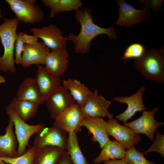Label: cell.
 <instances>
[{
    "instance_id": "cell-1",
    "label": "cell",
    "mask_w": 164,
    "mask_h": 164,
    "mask_svg": "<svg viewBox=\"0 0 164 164\" xmlns=\"http://www.w3.org/2000/svg\"><path fill=\"white\" fill-rule=\"evenodd\" d=\"M75 17L81 26L79 33L76 35L71 32L67 36L68 40L73 43L74 50L77 53H84L90 50L91 42L96 36L102 34L107 35L111 40L117 38L114 28H105L95 24L92 11L88 7L79 9L75 11Z\"/></svg>"
},
{
    "instance_id": "cell-2",
    "label": "cell",
    "mask_w": 164,
    "mask_h": 164,
    "mask_svg": "<svg viewBox=\"0 0 164 164\" xmlns=\"http://www.w3.org/2000/svg\"><path fill=\"white\" fill-rule=\"evenodd\" d=\"M19 22L16 18H4L0 25V39L4 48L3 54L0 56V71L3 72H16L14 53Z\"/></svg>"
},
{
    "instance_id": "cell-3",
    "label": "cell",
    "mask_w": 164,
    "mask_h": 164,
    "mask_svg": "<svg viewBox=\"0 0 164 164\" xmlns=\"http://www.w3.org/2000/svg\"><path fill=\"white\" fill-rule=\"evenodd\" d=\"M134 66L148 80L164 82V57L162 51L153 49L145 50L140 57L134 59Z\"/></svg>"
},
{
    "instance_id": "cell-4",
    "label": "cell",
    "mask_w": 164,
    "mask_h": 164,
    "mask_svg": "<svg viewBox=\"0 0 164 164\" xmlns=\"http://www.w3.org/2000/svg\"><path fill=\"white\" fill-rule=\"evenodd\" d=\"M10 9L19 21L26 24L39 23L43 21L44 13L36 0H5Z\"/></svg>"
},
{
    "instance_id": "cell-5",
    "label": "cell",
    "mask_w": 164,
    "mask_h": 164,
    "mask_svg": "<svg viewBox=\"0 0 164 164\" xmlns=\"http://www.w3.org/2000/svg\"><path fill=\"white\" fill-rule=\"evenodd\" d=\"M5 108L9 118L13 121L15 134L18 142V153L19 156L21 155L26 152L30 137L43 128L45 125L43 123L35 125L28 124L8 106H5Z\"/></svg>"
},
{
    "instance_id": "cell-6",
    "label": "cell",
    "mask_w": 164,
    "mask_h": 164,
    "mask_svg": "<svg viewBox=\"0 0 164 164\" xmlns=\"http://www.w3.org/2000/svg\"><path fill=\"white\" fill-rule=\"evenodd\" d=\"M67 133L54 125L49 128L44 127L36 134L32 146L36 150L53 146L66 150L68 141Z\"/></svg>"
},
{
    "instance_id": "cell-7",
    "label": "cell",
    "mask_w": 164,
    "mask_h": 164,
    "mask_svg": "<svg viewBox=\"0 0 164 164\" xmlns=\"http://www.w3.org/2000/svg\"><path fill=\"white\" fill-rule=\"evenodd\" d=\"M111 101L98 94L95 89L89 96L84 105L80 108L84 118H113V115L108 111Z\"/></svg>"
},
{
    "instance_id": "cell-8",
    "label": "cell",
    "mask_w": 164,
    "mask_h": 164,
    "mask_svg": "<svg viewBox=\"0 0 164 164\" xmlns=\"http://www.w3.org/2000/svg\"><path fill=\"white\" fill-rule=\"evenodd\" d=\"M159 109L157 107L150 111H143L140 117L125 123L124 125L129 127L136 133L145 135L151 141H153L155 132L164 125V122L156 120L154 118L155 114Z\"/></svg>"
},
{
    "instance_id": "cell-9",
    "label": "cell",
    "mask_w": 164,
    "mask_h": 164,
    "mask_svg": "<svg viewBox=\"0 0 164 164\" xmlns=\"http://www.w3.org/2000/svg\"><path fill=\"white\" fill-rule=\"evenodd\" d=\"M29 31L41 39L51 50L66 48L68 37L64 36L60 29L55 25L50 24L41 28L33 27Z\"/></svg>"
},
{
    "instance_id": "cell-10",
    "label": "cell",
    "mask_w": 164,
    "mask_h": 164,
    "mask_svg": "<svg viewBox=\"0 0 164 164\" xmlns=\"http://www.w3.org/2000/svg\"><path fill=\"white\" fill-rule=\"evenodd\" d=\"M106 128L109 135L115 138L126 149L139 144L141 141L139 134L135 133L127 126L119 124L113 118L106 121Z\"/></svg>"
},
{
    "instance_id": "cell-11",
    "label": "cell",
    "mask_w": 164,
    "mask_h": 164,
    "mask_svg": "<svg viewBox=\"0 0 164 164\" xmlns=\"http://www.w3.org/2000/svg\"><path fill=\"white\" fill-rule=\"evenodd\" d=\"M145 90V86H142L136 92L130 96H117L112 99V101L127 105V108L124 111L116 116V119L118 121H122L125 124L137 112L148 109L144 105L142 100V96Z\"/></svg>"
},
{
    "instance_id": "cell-12",
    "label": "cell",
    "mask_w": 164,
    "mask_h": 164,
    "mask_svg": "<svg viewBox=\"0 0 164 164\" xmlns=\"http://www.w3.org/2000/svg\"><path fill=\"white\" fill-rule=\"evenodd\" d=\"M84 118L79 107L76 103L57 117L53 125L66 133H77L80 130Z\"/></svg>"
},
{
    "instance_id": "cell-13",
    "label": "cell",
    "mask_w": 164,
    "mask_h": 164,
    "mask_svg": "<svg viewBox=\"0 0 164 164\" xmlns=\"http://www.w3.org/2000/svg\"><path fill=\"white\" fill-rule=\"evenodd\" d=\"M119 6V16L116 24L124 27H129L139 24L146 20L149 13L146 9H135L125 1L117 0Z\"/></svg>"
},
{
    "instance_id": "cell-14",
    "label": "cell",
    "mask_w": 164,
    "mask_h": 164,
    "mask_svg": "<svg viewBox=\"0 0 164 164\" xmlns=\"http://www.w3.org/2000/svg\"><path fill=\"white\" fill-rule=\"evenodd\" d=\"M68 53L66 48L51 50L45 58L44 68L49 74L59 77L68 68Z\"/></svg>"
},
{
    "instance_id": "cell-15",
    "label": "cell",
    "mask_w": 164,
    "mask_h": 164,
    "mask_svg": "<svg viewBox=\"0 0 164 164\" xmlns=\"http://www.w3.org/2000/svg\"><path fill=\"white\" fill-rule=\"evenodd\" d=\"M45 102L50 116L54 119L76 104L68 91L63 87L51 94Z\"/></svg>"
},
{
    "instance_id": "cell-16",
    "label": "cell",
    "mask_w": 164,
    "mask_h": 164,
    "mask_svg": "<svg viewBox=\"0 0 164 164\" xmlns=\"http://www.w3.org/2000/svg\"><path fill=\"white\" fill-rule=\"evenodd\" d=\"M37 65L35 78L41 96L45 102L50 96L63 87L59 77L48 73L42 65Z\"/></svg>"
},
{
    "instance_id": "cell-17",
    "label": "cell",
    "mask_w": 164,
    "mask_h": 164,
    "mask_svg": "<svg viewBox=\"0 0 164 164\" xmlns=\"http://www.w3.org/2000/svg\"><path fill=\"white\" fill-rule=\"evenodd\" d=\"M50 52V49L43 41L25 44L20 64L25 68L34 64L44 65L45 58Z\"/></svg>"
},
{
    "instance_id": "cell-18",
    "label": "cell",
    "mask_w": 164,
    "mask_h": 164,
    "mask_svg": "<svg viewBox=\"0 0 164 164\" xmlns=\"http://www.w3.org/2000/svg\"><path fill=\"white\" fill-rule=\"evenodd\" d=\"M80 126L85 127L92 134L93 141L97 142L101 149L110 140L106 129V121L103 118H84Z\"/></svg>"
},
{
    "instance_id": "cell-19",
    "label": "cell",
    "mask_w": 164,
    "mask_h": 164,
    "mask_svg": "<svg viewBox=\"0 0 164 164\" xmlns=\"http://www.w3.org/2000/svg\"><path fill=\"white\" fill-rule=\"evenodd\" d=\"M12 120L9 118L5 133L0 135V157L14 158L19 156L18 142L13 131Z\"/></svg>"
},
{
    "instance_id": "cell-20",
    "label": "cell",
    "mask_w": 164,
    "mask_h": 164,
    "mask_svg": "<svg viewBox=\"0 0 164 164\" xmlns=\"http://www.w3.org/2000/svg\"><path fill=\"white\" fill-rule=\"evenodd\" d=\"M16 97L31 101L39 106L44 102L36 79L32 77L26 78L20 83L17 91Z\"/></svg>"
},
{
    "instance_id": "cell-21",
    "label": "cell",
    "mask_w": 164,
    "mask_h": 164,
    "mask_svg": "<svg viewBox=\"0 0 164 164\" xmlns=\"http://www.w3.org/2000/svg\"><path fill=\"white\" fill-rule=\"evenodd\" d=\"M63 87L67 90L79 107H82L92 93L84 84L70 78L62 80Z\"/></svg>"
},
{
    "instance_id": "cell-22",
    "label": "cell",
    "mask_w": 164,
    "mask_h": 164,
    "mask_svg": "<svg viewBox=\"0 0 164 164\" xmlns=\"http://www.w3.org/2000/svg\"><path fill=\"white\" fill-rule=\"evenodd\" d=\"M101 149L99 155L94 160V163L98 164L106 160L125 158L126 149L116 141L109 140Z\"/></svg>"
},
{
    "instance_id": "cell-23",
    "label": "cell",
    "mask_w": 164,
    "mask_h": 164,
    "mask_svg": "<svg viewBox=\"0 0 164 164\" xmlns=\"http://www.w3.org/2000/svg\"><path fill=\"white\" fill-rule=\"evenodd\" d=\"M8 106L22 120L26 122L35 115L39 105L31 101L15 97L13 98Z\"/></svg>"
},
{
    "instance_id": "cell-24",
    "label": "cell",
    "mask_w": 164,
    "mask_h": 164,
    "mask_svg": "<svg viewBox=\"0 0 164 164\" xmlns=\"http://www.w3.org/2000/svg\"><path fill=\"white\" fill-rule=\"evenodd\" d=\"M41 2L50 9V18H54L57 14L63 12L76 11L83 5L80 0H42Z\"/></svg>"
},
{
    "instance_id": "cell-25",
    "label": "cell",
    "mask_w": 164,
    "mask_h": 164,
    "mask_svg": "<svg viewBox=\"0 0 164 164\" xmlns=\"http://www.w3.org/2000/svg\"><path fill=\"white\" fill-rule=\"evenodd\" d=\"M64 151L53 146L36 149L33 164H57Z\"/></svg>"
},
{
    "instance_id": "cell-26",
    "label": "cell",
    "mask_w": 164,
    "mask_h": 164,
    "mask_svg": "<svg viewBox=\"0 0 164 164\" xmlns=\"http://www.w3.org/2000/svg\"><path fill=\"white\" fill-rule=\"evenodd\" d=\"M66 149L72 164H88L80 148L76 133L68 132Z\"/></svg>"
},
{
    "instance_id": "cell-27",
    "label": "cell",
    "mask_w": 164,
    "mask_h": 164,
    "mask_svg": "<svg viewBox=\"0 0 164 164\" xmlns=\"http://www.w3.org/2000/svg\"><path fill=\"white\" fill-rule=\"evenodd\" d=\"M36 149L32 146L26 149L23 154L14 158L0 157L7 164H33Z\"/></svg>"
},
{
    "instance_id": "cell-28",
    "label": "cell",
    "mask_w": 164,
    "mask_h": 164,
    "mask_svg": "<svg viewBox=\"0 0 164 164\" xmlns=\"http://www.w3.org/2000/svg\"><path fill=\"white\" fill-rule=\"evenodd\" d=\"M124 159L128 164H155L154 161L146 159L143 153L138 151L134 146L127 149Z\"/></svg>"
},
{
    "instance_id": "cell-29",
    "label": "cell",
    "mask_w": 164,
    "mask_h": 164,
    "mask_svg": "<svg viewBox=\"0 0 164 164\" xmlns=\"http://www.w3.org/2000/svg\"><path fill=\"white\" fill-rule=\"evenodd\" d=\"M145 50L144 46L141 44H132L125 50L121 59L125 61L128 59L139 58L142 55Z\"/></svg>"
},
{
    "instance_id": "cell-30",
    "label": "cell",
    "mask_w": 164,
    "mask_h": 164,
    "mask_svg": "<svg viewBox=\"0 0 164 164\" xmlns=\"http://www.w3.org/2000/svg\"><path fill=\"white\" fill-rule=\"evenodd\" d=\"M156 136L152 145L144 152L143 154H147L152 152H156L164 156V135L156 132Z\"/></svg>"
},
{
    "instance_id": "cell-31",
    "label": "cell",
    "mask_w": 164,
    "mask_h": 164,
    "mask_svg": "<svg viewBox=\"0 0 164 164\" xmlns=\"http://www.w3.org/2000/svg\"><path fill=\"white\" fill-rule=\"evenodd\" d=\"M22 32L17 33L15 47V63L20 64L21 63L24 44L22 39Z\"/></svg>"
},
{
    "instance_id": "cell-32",
    "label": "cell",
    "mask_w": 164,
    "mask_h": 164,
    "mask_svg": "<svg viewBox=\"0 0 164 164\" xmlns=\"http://www.w3.org/2000/svg\"><path fill=\"white\" fill-rule=\"evenodd\" d=\"M22 39L24 44H32L38 42L39 38L34 35H30L23 32Z\"/></svg>"
},
{
    "instance_id": "cell-33",
    "label": "cell",
    "mask_w": 164,
    "mask_h": 164,
    "mask_svg": "<svg viewBox=\"0 0 164 164\" xmlns=\"http://www.w3.org/2000/svg\"><path fill=\"white\" fill-rule=\"evenodd\" d=\"M57 164H72L68 152L65 150Z\"/></svg>"
},
{
    "instance_id": "cell-34",
    "label": "cell",
    "mask_w": 164,
    "mask_h": 164,
    "mask_svg": "<svg viewBox=\"0 0 164 164\" xmlns=\"http://www.w3.org/2000/svg\"><path fill=\"white\" fill-rule=\"evenodd\" d=\"M104 164H128L124 159H110L104 161Z\"/></svg>"
},
{
    "instance_id": "cell-35",
    "label": "cell",
    "mask_w": 164,
    "mask_h": 164,
    "mask_svg": "<svg viewBox=\"0 0 164 164\" xmlns=\"http://www.w3.org/2000/svg\"><path fill=\"white\" fill-rule=\"evenodd\" d=\"M5 81L4 77L0 74V84L4 83Z\"/></svg>"
},
{
    "instance_id": "cell-36",
    "label": "cell",
    "mask_w": 164,
    "mask_h": 164,
    "mask_svg": "<svg viewBox=\"0 0 164 164\" xmlns=\"http://www.w3.org/2000/svg\"><path fill=\"white\" fill-rule=\"evenodd\" d=\"M0 19H4V18L3 16L2 13V11L0 8Z\"/></svg>"
},
{
    "instance_id": "cell-37",
    "label": "cell",
    "mask_w": 164,
    "mask_h": 164,
    "mask_svg": "<svg viewBox=\"0 0 164 164\" xmlns=\"http://www.w3.org/2000/svg\"><path fill=\"white\" fill-rule=\"evenodd\" d=\"M0 164H7L5 163L4 161H3L1 159V157H0Z\"/></svg>"
}]
</instances>
